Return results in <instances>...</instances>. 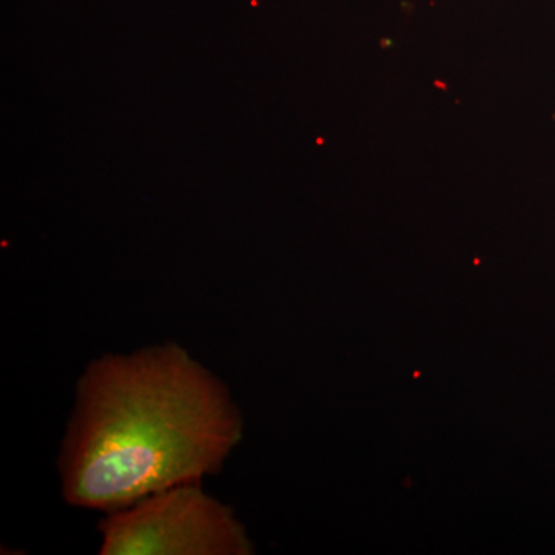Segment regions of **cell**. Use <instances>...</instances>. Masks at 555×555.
<instances>
[{
	"instance_id": "6da1fadb",
	"label": "cell",
	"mask_w": 555,
	"mask_h": 555,
	"mask_svg": "<svg viewBox=\"0 0 555 555\" xmlns=\"http://www.w3.org/2000/svg\"><path fill=\"white\" fill-rule=\"evenodd\" d=\"M243 438L224 383L188 350L160 345L94 360L62 443L69 505L112 514L215 476Z\"/></svg>"
},
{
	"instance_id": "7a4b0ae2",
	"label": "cell",
	"mask_w": 555,
	"mask_h": 555,
	"mask_svg": "<svg viewBox=\"0 0 555 555\" xmlns=\"http://www.w3.org/2000/svg\"><path fill=\"white\" fill-rule=\"evenodd\" d=\"M102 555H250L254 545L229 506L201 483L175 486L108 514Z\"/></svg>"
},
{
	"instance_id": "3957f363",
	"label": "cell",
	"mask_w": 555,
	"mask_h": 555,
	"mask_svg": "<svg viewBox=\"0 0 555 555\" xmlns=\"http://www.w3.org/2000/svg\"><path fill=\"white\" fill-rule=\"evenodd\" d=\"M554 119H555V113H554Z\"/></svg>"
}]
</instances>
